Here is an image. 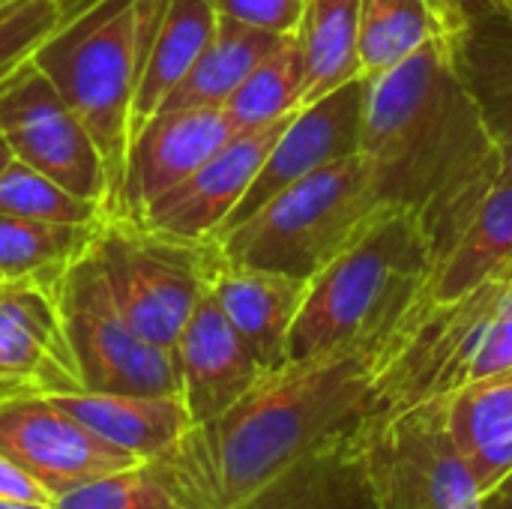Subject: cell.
Masks as SVG:
<instances>
[{"label":"cell","instance_id":"cell-1","mask_svg":"<svg viewBox=\"0 0 512 509\" xmlns=\"http://www.w3.org/2000/svg\"><path fill=\"white\" fill-rule=\"evenodd\" d=\"M360 153L387 207L420 219L438 261L501 183V153L462 75L456 39L432 36L369 78Z\"/></svg>","mask_w":512,"mask_h":509},{"label":"cell","instance_id":"cell-2","mask_svg":"<svg viewBox=\"0 0 512 509\" xmlns=\"http://www.w3.org/2000/svg\"><path fill=\"white\" fill-rule=\"evenodd\" d=\"M378 363L381 348L357 345L267 372L165 459L198 509L237 507L303 456L372 423Z\"/></svg>","mask_w":512,"mask_h":509},{"label":"cell","instance_id":"cell-3","mask_svg":"<svg viewBox=\"0 0 512 509\" xmlns=\"http://www.w3.org/2000/svg\"><path fill=\"white\" fill-rule=\"evenodd\" d=\"M435 258L420 219L387 207L363 237L309 279L288 336V363L375 345L387 348L417 312Z\"/></svg>","mask_w":512,"mask_h":509},{"label":"cell","instance_id":"cell-4","mask_svg":"<svg viewBox=\"0 0 512 509\" xmlns=\"http://www.w3.org/2000/svg\"><path fill=\"white\" fill-rule=\"evenodd\" d=\"M168 0H99L57 27L36 51V69L93 138L108 177V216L120 207L135 90Z\"/></svg>","mask_w":512,"mask_h":509},{"label":"cell","instance_id":"cell-5","mask_svg":"<svg viewBox=\"0 0 512 509\" xmlns=\"http://www.w3.org/2000/svg\"><path fill=\"white\" fill-rule=\"evenodd\" d=\"M504 372H512V279L453 303H420L381 354L372 423Z\"/></svg>","mask_w":512,"mask_h":509},{"label":"cell","instance_id":"cell-6","mask_svg":"<svg viewBox=\"0 0 512 509\" xmlns=\"http://www.w3.org/2000/svg\"><path fill=\"white\" fill-rule=\"evenodd\" d=\"M384 210L369 159L354 153L282 189L216 243L231 264L309 282Z\"/></svg>","mask_w":512,"mask_h":509},{"label":"cell","instance_id":"cell-7","mask_svg":"<svg viewBox=\"0 0 512 509\" xmlns=\"http://www.w3.org/2000/svg\"><path fill=\"white\" fill-rule=\"evenodd\" d=\"M93 252L129 324L171 351L222 261L216 237L180 240L129 216H102Z\"/></svg>","mask_w":512,"mask_h":509},{"label":"cell","instance_id":"cell-8","mask_svg":"<svg viewBox=\"0 0 512 509\" xmlns=\"http://www.w3.org/2000/svg\"><path fill=\"white\" fill-rule=\"evenodd\" d=\"M57 306L81 390L180 396L174 351L153 345L129 324L93 249L57 282Z\"/></svg>","mask_w":512,"mask_h":509},{"label":"cell","instance_id":"cell-9","mask_svg":"<svg viewBox=\"0 0 512 509\" xmlns=\"http://www.w3.org/2000/svg\"><path fill=\"white\" fill-rule=\"evenodd\" d=\"M360 444L381 509H483L486 495L447 432L441 399L369 423Z\"/></svg>","mask_w":512,"mask_h":509},{"label":"cell","instance_id":"cell-10","mask_svg":"<svg viewBox=\"0 0 512 509\" xmlns=\"http://www.w3.org/2000/svg\"><path fill=\"white\" fill-rule=\"evenodd\" d=\"M0 135L12 159L42 171L72 195L102 204L108 216L111 195L99 150L33 60L0 81Z\"/></svg>","mask_w":512,"mask_h":509},{"label":"cell","instance_id":"cell-11","mask_svg":"<svg viewBox=\"0 0 512 509\" xmlns=\"http://www.w3.org/2000/svg\"><path fill=\"white\" fill-rule=\"evenodd\" d=\"M0 453L30 471L54 501L84 483L141 462L105 444L57 402L33 390L0 396Z\"/></svg>","mask_w":512,"mask_h":509},{"label":"cell","instance_id":"cell-12","mask_svg":"<svg viewBox=\"0 0 512 509\" xmlns=\"http://www.w3.org/2000/svg\"><path fill=\"white\" fill-rule=\"evenodd\" d=\"M366 93H369V78H354L342 84L339 90L321 96L318 102L303 105L291 117V123L273 144V150L267 153L258 177L252 180L249 192L234 207L228 222L219 228V234L249 219L258 207H264L273 195L294 186L297 180L345 156L360 153Z\"/></svg>","mask_w":512,"mask_h":509},{"label":"cell","instance_id":"cell-13","mask_svg":"<svg viewBox=\"0 0 512 509\" xmlns=\"http://www.w3.org/2000/svg\"><path fill=\"white\" fill-rule=\"evenodd\" d=\"M294 114L255 129H240L195 174L153 198L135 219L153 231L180 240L216 237L219 228L234 213V207L249 192L267 153L273 150V144L279 141Z\"/></svg>","mask_w":512,"mask_h":509},{"label":"cell","instance_id":"cell-14","mask_svg":"<svg viewBox=\"0 0 512 509\" xmlns=\"http://www.w3.org/2000/svg\"><path fill=\"white\" fill-rule=\"evenodd\" d=\"M240 126L225 108H162L132 138L114 216L135 219L153 198L195 174Z\"/></svg>","mask_w":512,"mask_h":509},{"label":"cell","instance_id":"cell-15","mask_svg":"<svg viewBox=\"0 0 512 509\" xmlns=\"http://www.w3.org/2000/svg\"><path fill=\"white\" fill-rule=\"evenodd\" d=\"M0 381L48 396L81 390L57 285L0 279Z\"/></svg>","mask_w":512,"mask_h":509},{"label":"cell","instance_id":"cell-16","mask_svg":"<svg viewBox=\"0 0 512 509\" xmlns=\"http://www.w3.org/2000/svg\"><path fill=\"white\" fill-rule=\"evenodd\" d=\"M174 357L180 372V402L192 426L222 417L267 375L228 324L210 288L177 336Z\"/></svg>","mask_w":512,"mask_h":509},{"label":"cell","instance_id":"cell-17","mask_svg":"<svg viewBox=\"0 0 512 509\" xmlns=\"http://www.w3.org/2000/svg\"><path fill=\"white\" fill-rule=\"evenodd\" d=\"M306 288V279L240 267L225 261V255L210 279L213 300L264 372L288 366V336Z\"/></svg>","mask_w":512,"mask_h":509},{"label":"cell","instance_id":"cell-18","mask_svg":"<svg viewBox=\"0 0 512 509\" xmlns=\"http://www.w3.org/2000/svg\"><path fill=\"white\" fill-rule=\"evenodd\" d=\"M456 39L462 75L483 111L501 153V183H512V12L498 0H480Z\"/></svg>","mask_w":512,"mask_h":509},{"label":"cell","instance_id":"cell-19","mask_svg":"<svg viewBox=\"0 0 512 509\" xmlns=\"http://www.w3.org/2000/svg\"><path fill=\"white\" fill-rule=\"evenodd\" d=\"M360 432L318 447L231 509H381Z\"/></svg>","mask_w":512,"mask_h":509},{"label":"cell","instance_id":"cell-20","mask_svg":"<svg viewBox=\"0 0 512 509\" xmlns=\"http://www.w3.org/2000/svg\"><path fill=\"white\" fill-rule=\"evenodd\" d=\"M48 399L57 402L66 414H72L87 432L135 459L165 456L192 429L180 396L69 390L51 393Z\"/></svg>","mask_w":512,"mask_h":509},{"label":"cell","instance_id":"cell-21","mask_svg":"<svg viewBox=\"0 0 512 509\" xmlns=\"http://www.w3.org/2000/svg\"><path fill=\"white\" fill-rule=\"evenodd\" d=\"M444 402V423L483 495L512 474V372L474 381Z\"/></svg>","mask_w":512,"mask_h":509},{"label":"cell","instance_id":"cell-22","mask_svg":"<svg viewBox=\"0 0 512 509\" xmlns=\"http://www.w3.org/2000/svg\"><path fill=\"white\" fill-rule=\"evenodd\" d=\"M512 273V183H498L435 261L423 300L453 303Z\"/></svg>","mask_w":512,"mask_h":509},{"label":"cell","instance_id":"cell-23","mask_svg":"<svg viewBox=\"0 0 512 509\" xmlns=\"http://www.w3.org/2000/svg\"><path fill=\"white\" fill-rule=\"evenodd\" d=\"M213 30H216V9L210 0H168V9L159 21V30L153 36L135 90L129 144L135 132L162 108V102L183 81L192 63L201 57V51L213 39Z\"/></svg>","mask_w":512,"mask_h":509},{"label":"cell","instance_id":"cell-24","mask_svg":"<svg viewBox=\"0 0 512 509\" xmlns=\"http://www.w3.org/2000/svg\"><path fill=\"white\" fill-rule=\"evenodd\" d=\"M279 39V33L216 15L213 39L183 81L168 93L162 108H222L246 75L279 45Z\"/></svg>","mask_w":512,"mask_h":509},{"label":"cell","instance_id":"cell-25","mask_svg":"<svg viewBox=\"0 0 512 509\" xmlns=\"http://www.w3.org/2000/svg\"><path fill=\"white\" fill-rule=\"evenodd\" d=\"M306 69L303 105L363 78L360 72V0H306L297 24Z\"/></svg>","mask_w":512,"mask_h":509},{"label":"cell","instance_id":"cell-26","mask_svg":"<svg viewBox=\"0 0 512 509\" xmlns=\"http://www.w3.org/2000/svg\"><path fill=\"white\" fill-rule=\"evenodd\" d=\"M99 222L66 225L0 213V276L57 285L63 273L93 249Z\"/></svg>","mask_w":512,"mask_h":509},{"label":"cell","instance_id":"cell-27","mask_svg":"<svg viewBox=\"0 0 512 509\" xmlns=\"http://www.w3.org/2000/svg\"><path fill=\"white\" fill-rule=\"evenodd\" d=\"M54 509H198L165 456L84 483L54 501Z\"/></svg>","mask_w":512,"mask_h":509},{"label":"cell","instance_id":"cell-28","mask_svg":"<svg viewBox=\"0 0 512 509\" xmlns=\"http://www.w3.org/2000/svg\"><path fill=\"white\" fill-rule=\"evenodd\" d=\"M306 69L297 33L279 39V45L246 75V81L222 105L240 129H255L282 120L303 108Z\"/></svg>","mask_w":512,"mask_h":509},{"label":"cell","instance_id":"cell-29","mask_svg":"<svg viewBox=\"0 0 512 509\" xmlns=\"http://www.w3.org/2000/svg\"><path fill=\"white\" fill-rule=\"evenodd\" d=\"M438 33L441 27L432 15L429 0H360L363 78L390 72Z\"/></svg>","mask_w":512,"mask_h":509},{"label":"cell","instance_id":"cell-30","mask_svg":"<svg viewBox=\"0 0 512 509\" xmlns=\"http://www.w3.org/2000/svg\"><path fill=\"white\" fill-rule=\"evenodd\" d=\"M0 213L39 222L96 225L105 216V207L72 195L21 159H9V165L0 171Z\"/></svg>","mask_w":512,"mask_h":509},{"label":"cell","instance_id":"cell-31","mask_svg":"<svg viewBox=\"0 0 512 509\" xmlns=\"http://www.w3.org/2000/svg\"><path fill=\"white\" fill-rule=\"evenodd\" d=\"M60 27L57 0H9L0 6V81Z\"/></svg>","mask_w":512,"mask_h":509},{"label":"cell","instance_id":"cell-32","mask_svg":"<svg viewBox=\"0 0 512 509\" xmlns=\"http://www.w3.org/2000/svg\"><path fill=\"white\" fill-rule=\"evenodd\" d=\"M210 3L216 15L285 36L297 30L306 0H210Z\"/></svg>","mask_w":512,"mask_h":509},{"label":"cell","instance_id":"cell-33","mask_svg":"<svg viewBox=\"0 0 512 509\" xmlns=\"http://www.w3.org/2000/svg\"><path fill=\"white\" fill-rule=\"evenodd\" d=\"M0 501L27 504V507H54V495L6 453H0Z\"/></svg>","mask_w":512,"mask_h":509},{"label":"cell","instance_id":"cell-34","mask_svg":"<svg viewBox=\"0 0 512 509\" xmlns=\"http://www.w3.org/2000/svg\"><path fill=\"white\" fill-rule=\"evenodd\" d=\"M432 3V12H435V21L441 27L444 36H459L465 21H468V9L480 0H429Z\"/></svg>","mask_w":512,"mask_h":509},{"label":"cell","instance_id":"cell-35","mask_svg":"<svg viewBox=\"0 0 512 509\" xmlns=\"http://www.w3.org/2000/svg\"><path fill=\"white\" fill-rule=\"evenodd\" d=\"M99 0H57V6H60V27L63 24H69V21H75L78 15H84L87 9H93Z\"/></svg>","mask_w":512,"mask_h":509},{"label":"cell","instance_id":"cell-36","mask_svg":"<svg viewBox=\"0 0 512 509\" xmlns=\"http://www.w3.org/2000/svg\"><path fill=\"white\" fill-rule=\"evenodd\" d=\"M483 509H512V504L504 501V498H498V495H486L483 498Z\"/></svg>","mask_w":512,"mask_h":509},{"label":"cell","instance_id":"cell-37","mask_svg":"<svg viewBox=\"0 0 512 509\" xmlns=\"http://www.w3.org/2000/svg\"><path fill=\"white\" fill-rule=\"evenodd\" d=\"M492 495H498V498H504V501H510L512 504V474L504 480V483H501V486H498V489H495V492H492Z\"/></svg>","mask_w":512,"mask_h":509},{"label":"cell","instance_id":"cell-38","mask_svg":"<svg viewBox=\"0 0 512 509\" xmlns=\"http://www.w3.org/2000/svg\"><path fill=\"white\" fill-rule=\"evenodd\" d=\"M9 159H12V153H9V147H6V141H3V135H0V171L9 165Z\"/></svg>","mask_w":512,"mask_h":509},{"label":"cell","instance_id":"cell-39","mask_svg":"<svg viewBox=\"0 0 512 509\" xmlns=\"http://www.w3.org/2000/svg\"><path fill=\"white\" fill-rule=\"evenodd\" d=\"M0 509H54V507H27V504H9V501H0Z\"/></svg>","mask_w":512,"mask_h":509},{"label":"cell","instance_id":"cell-40","mask_svg":"<svg viewBox=\"0 0 512 509\" xmlns=\"http://www.w3.org/2000/svg\"><path fill=\"white\" fill-rule=\"evenodd\" d=\"M18 390H21V387H12V384H3V381H0V396H6V393H18Z\"/></svg>","mask_w":512,"mask_h":509},{"label":"cell","instance_id":"cell-41","mask_svg":"<svg viewBox=\"0 0 512 509\" xmlns=\"http://www.w3.org/2000/svg\"><path fill=\"white\" fill-rule=\"evenodd\" d=\"M498 3H504V6H507V3H510V0H498Z\"/></svg>","mask_w":512,"mask_h":509},{"label":"cell","instance_id":"cell-42","mask_svg":"<svg viewBox=\"0 0 512 509\" xmlns=\"http://www.w3.org/2000/svg\"><path fill=\"white\" fill-rule=\"evenodd\" d=\"M3 3H9V0H0V6H3Z\"/></svg>","mask_w":512,"mask_h":509},{"label":"cell","instance_id":"cell-43","mask_svg":"<svg viewBox=\"0 0 512 509\" xmlns=\"http://www.w3.org/2000/svg\"><path fill=\"white\" fill-rule=\"evenodd\" d=\"M507 6H510V12H512V0H510V3H507Z\"/></svg>","mask_w":512,"mask_h":509},{"label":"cell","instance_id":"cell-44","mask_svg":"<svg viewBox=\"0 0 512 509\" xmlns=\"http://www.w3.org/2000/svg\"><path fill=\"white\" fill-rule=\"evenodd\" d=\"M429 6H432V3H429ZM432 15H435V12H432Z\"/></svg>","mask_w":512,"mask_h":509},{"label":"cell","instance_id":"cell-45","mask_svg":"<svg viewBox=\"0 0 512 509\" xmlns=\"http://www.w3.org/2000/svg\"><path fill=\"white\" fill-rule=\"evenodd\" d=\"M510 279H512V273H510Z\"/></svg>","mask_w":512,"mask_h":509},{"label":"cell","instance_id":"cell-46","mask_svg":"<svg viewBox=\"0 0 512 509\" xmlns=\"http://www.w3.org/2000/svg\"><path fill=\"white\" fill-rule=\"evenodd\" d=\"M0 279H3V276H0Z\"/></svg>","mask_w":512,"mask_h":509}]
</instances>
